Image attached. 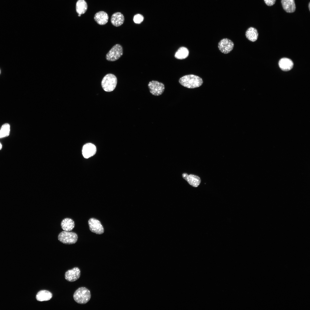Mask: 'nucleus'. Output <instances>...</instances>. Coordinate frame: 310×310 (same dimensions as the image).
<instances>
[{"label":"nucleus","mask_w":310,"mask_h":310,"mask_svg":"<svg viewBox=\"0 0 310 310\" xmlns=\"http://www.w3.org/2000/svg\"><path fill=\"white\" fill-rule=\"evenodd\" d=\"M183 178L187 181L189 185L192 186L196 187L200 184L201 180L200 178L196 175L183 173L182 175Z\"/></svg>","instance_id":"11"},{"label":"nucleus","mask_w":310,"mask_h":310,"mask_svg":"<svg viewBox=\"0 0 310 310\" xmlns=\"http://www.w3.org/2000/svg\"><path fill=\"white\" fill-rule=\"evenodd\" d=\"M53 297L52 294L49 291L42 290L38 291L36 296V299L38 301H43L50 300Z\"/></svg>","instance_id":"16"},{"label":"nucleus","mask_w":310,"mask_h":310,"mask_svg":"<svg viewBox=\"0 0 310 310\" xmlns=\"http://www.w3.org/2000/svg\"><path fill=\"white\" fill-rule=\"evenodd\" d=\"M88 8L87 4L84 0H78L76 4V9L77 12L79 14L85 13Z\"/></svg>","instance_id":"19"},{"label":"nucleus","mask_w":310,"mask_h":310,"mask_svg":"<svg viewBox=\"0 0 310 310\" xmlns=\"http://www.w3.org/2000/svg\"><path fill=\"white\" fill-rule=\"evenodd\" d=\"M94 19L98 24L104 25L108 22V16L106 12L101 11L97 12L95 14Z\"/></svg>","instance_id":"12"},{"label":"nucleus","mask_w":310,"mask_h":310,"mask_svg":"<svg viewBox=\"0 0 310 310\" xmlns=\"http://www.w3.org/2000/svg\"><path fill=\"white\" fill-rule=\"evenodd\" d=\"M2 148V145L0 143V150Z\"/></svg>","instance_id":"24"},{"label":"nucleus","mask_w":310,"mask_h":310,"mask_svg":"<svg viewBox=\"0 0 310 310\" xmlns=\"http://www.w3.org/2000/svg\"><path fill=\"white\" fill-rule=\"evenodd\" d=\"M247 38L252 42H255L257 39L258 33L257 30L254 28L250 27L245 32Z\"/></svg>","instance_id":"18"},{"label":"nucleus","mask_w":310,"mask_h":310,"mask_svg":"<svg viewBox=\"0 0 310 310\" xmlns=\"http://www.w3.org/2000/svg\"><path fill=\"white\" fill-rule=\"evenodd\" d=\"M10 126L8 123L3 125L0 130V138L8 136L9 134Z\"/></svg>","instance_id":"21"},{"label":"nucleus","mask_w":310,"mask_h":310,"mask_svg":"<svg viewBox=\"0 0 310 310\" xmlns=\"http://www.w3.org/2000/svg\"><path fill=\"white\" fill-rule=\"evenodd\" d=\"M144 20L143 16L141 14H137L135 15L133 18L134 22L136 24L141 23Z\"/></svg>","instance_id":"22"},{"label":"nucleus","mask_w":310,"mask_h":310,"mask_svg":"<svg viewBox=\"0 0 310 310\" xmlns=\"http://www.w3.org/2000/svg\"><path fill=\"white\" fill-rule=\"evenodd\" d=\"M189 54V51L187 49L184 47H181L176 52L175 56L177 59H182L187 58Z\"/></svg>","instance_id":"20"},{"label":"nucleus","mask_w":310,"mask_h":310,"mask_svg":"<svg viewBox=\"0 0 310 310\" xmlns=\"http://www.w3.org/2000/svg\"><path fill=\"white\" fill-rule=\"evenodd\" d=\"M278 65L281 70L284 71H287L292 69L294 64L290 59L284 57L280 59Z\"/></svg>","instance_id":"13"},{"label":"nucleus","mask_w":310,"mask_h":310,"mask_svg":"<svg viewBox=\"0 0 310 310\" xmlns=\"http://www.w3.org/2000/svg\"><path fill=\"white\" fill-rule=\"evenodd\" d=\"M80 270L77 267L67 271L65 274V279L69 282H73L78 280L80 276Z\"/></svg>","instance_id":"9"},{"label":"nucleus","mask_w":310,"mask_h":310,"mask_svg":"<svg viewBox=\"0 0 310 310\" xmlns=\"http://www.w3.org/2000/svg\"><path fill=\"white\" fill-rule=\"evenodd\" d=\"M123 49L122 46L120 44H116L106 54V59L109 61H116L121 57L123 55Z\"/></svg>","instance_id":"5"},{"label":"nucleus","mask_w":310,"mask_h":310,"mask_svg":"<svg viewBox=\"0 0 310 310\" xmlns=\"http://www.w3.org/2000/svg\"><path fill=\"white\" fill-rule=\"evenodd\" d=\"M234 46L233 42L230 39L224 38L221 40L218 43L219 50L222 53L226 54L230 52Z\"/></svg>","instance_id":"7"},{"label":"nucleus","mask_w":310,"mask_h":310,"mask_svg":"<svg viewBox=\"0 0 310 310\" xmlns=\"http://www.w3.org/2000/svg\"><path fill=\"white\" fill-rule=\"evenodd\" d=\"M111 21L112 24L114 26L118 27L123 24L124 21V17L122 13L117 12L112 15Z\"/></svg>","instance_id":"14"},{"label":"nucleus","mask_w":310,"mask_h":310,"mask_svg":"<svg viewBox=\"0 0 310 310\" xmlns=\"http://www.w3.org/2000/svg\"><path fill=\"white\" fill-rule=\"evenodd\" d=\"M265 3L268 6H272L275 3L276 0H264Z\"/></svg>","instance_id":"23"},{"label":"nucleus","mask_w":310,"mask_h":310,"mask_svg":"<svg viewBox=\"0 0 310 310\" xmlns=\"http://www.w3.org/2000/svg\"><path fill=\"white\" fill-rule=\"evenodd\" d=\"M179 82L182 86L189 88L198 87L203 83L202 78L194 75L184 76L180 78Z\"/></svg>","instance_id":"1"},{"label":"nucleus","mask_w":310,"mask_h":310,"mask_svg":"<svg viewBox=\"0 0 310 310\" xmlns=\"http://www.w3.org/2000/svg\"></svg>","instance_id":"27"},{"label":"nucleus","mask_w":310,"mask_h":310,"mask_svg":"<svg viewBox=\"0 0 310 310\" xmlns=\"http://www.w3.org/2000/svg\"><path fill=\"white\" fill-rule=\"evenodd\" d=\"M310 3L309 2V5H308V7H309V10H310Z\"/></svg>","instance_id":"25"},{"label":"nucleus","mask_w":310,"mask_h":310,"mask_svg":"<svg viewBox=\"0 0 310 310\" xmlns=\"http://www.w3.org/2000/svg\"><path fill=\"white\" fill-rule=\"evenodd\" d=\"M281 3L284 9L287 12L292 13L296 9L294 0H281Z\"/></svg>","instance_id":"15"},{"label":"nucleus","mask_w":310,"mask_h":310,"mask_svg":"<svg viewBox=\"0 0 310 310\" xmlns=\"http://www.w3.org/2000/svg\"><path fill=\"white\" fill-rule=\"evenodd\" d=\"M62 229L65 231H69L71 230L75 226L74 222L71 219L66 218L63 219L61 223Z\"/></svg>","instance_id":"17"},{"label":"nucleus","mask_w":310,"mask_h":310,"mask_svg":"<svg viewBox=\"0 0 310 310\" xmlns=\"http://www.w3.org/2000/svg\"><path fill=\"white\" fill-rule=\"evenodd\" d=\"M90 230L98 234H101L104 232V229L100 222L98 220L91 218L88 221Z\"/></svg>","instance_id":"8"},{"label":"nucleus","mask_w":310,"mask_h":310,"mask_svg":"<svg viewBox=\"0 0 310 310\" xmlns=\"http://www.w3.org/2000/svg\"><path fill=\"white\" fill-rule=\"evenodd\" d=\"M148 86L150 93L155 96L161 95L165 89L163 83L156 81L150 82Z\"/></svg>","instance_id":"6"},{"label":"nucleus","mask_w":310,"mask_h":310,"mask_svg":"<svg viewBox=\"0 0 310 310\" xmlns=\"http://www.w3.org/2000/svg\"><path fill=\"white\" fill-rule=\"evenodd\" d=\"M78 239L77 234L72 232L63 231L58 235V239L63 243L66 244H71L76 242Z\"/></svg>","instance_id":"4"},{"label":"nucleus","mask_w":310,"mask_h":310,"mask_svg":"<svg viewBox=\"0 0 310 310\" xmlns=\"http://www.w3.org/2000/svg\"><path fill=\"white\" fill-rule=\"evenodd\" d=\"M96 151V147L94 144L91 143H88L83 146L82 154L84 158H88L94 156Z\"/></svg>","instance_id":"10"},{"label":"nucleus","mask_w":310,"mask_h":310,"mask_svg":"<svg viewBox=\"0 0 310 310\" xmlns=\"http://www.w3.org/2000/svg\"><path fill=\"white\" fill-rule=\"evenodd\" d=\"M81 15L79 14L78 16H80Z\"/></svg>","instance_id":"26"},{"label":"nucleus","mask_w":310,"mask_h":310,"mask_svg":"<svg viewBox=\"0 0 310 310\" xmlns=\"http://www.w3.org/2000/svg\"><path fill=\"white\" fill-rule=\"evenodd\" d=\"M117 83V79L114 75L109 73L106 75L101 82L102 86L106 92L113 91L115 88Z\"/></svg>","instance_id":"3"},{"label":"nucleus","mask_w":310,"mask_h":310,"mask_svg":"<svg viewBox=\"0 0 310 310\" xmlns=\"http://www.w3.org/2000/svg\"><path fill=\"white\" fill-rule=\"evenodd\" d=\"M91 294L90 291L85 287H81L74 292L73 298L77 303L84 304L87 303L90 300Z\"/></svg>","instance_id":"2"}]
</instances>
